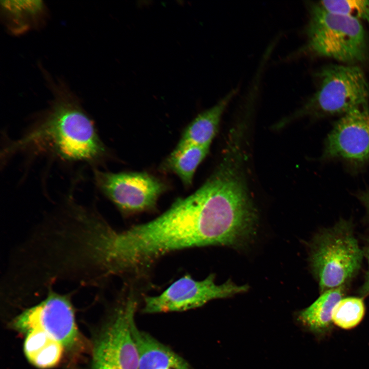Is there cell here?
<instances>
[{"label": "cell", "mask_w": 369, "mask_h": 369, "mask_svg": "<svg viewBox=\"0 0 369 369\" xmlns=\"http://www.w3.org/2000/svg\"><path fill=\"white\" fill-rule=\"evenodd\" d=\"M239 226L234 200L218 185L206 181L151 221L122 231L108 225L102 242L105 267L110 275L140 276L170 252L233 245Z\"/></svg>", "instance_id": "1"}, {"label": "cell", "mask_w": 369, "mask_h": 369, "mask_svg": "<svg viewBox=\"0 0 369 369\" xmlns=\"http://www.w3.org/2000/svg\"><path fill=\"white\" fill-rule=\"evenodd\" d=\"M54 98L15 139H7L1 165L15 156L49 157L66 164L82 163L98 169L108 150L94 122L75 96L61 82L49 81Z\"/></svg>", "instance_id": "2"}, {"label": "cell", "mask_w": 369, "mask_h": 369, "mask_svg": "<svg viewBox=\"0 0 369 369\" xmlns=\"http://www.w3.org/2000/svg\"><path fill=\"white\" fill-rule=\"evenodd\" d=\"M306 33V44L301 50L315 56L351 65L368 57L367 39L361 22L329 11L319 3L310 6Z\"/></svg>", "instance_id": "3"}, {"label": "cell", "mask_w": 369, "mask_h": 369, "mask_svg": "<svg viewBox=\"0 0 369 369\" xmlns=\"http://www.w3.org/2000/svg\"><path fill=\"white\" fill-rule=\"evenodd\" d=\"M363 256L348 221L341 220L318 234L311 244L310 262L320 294L345 285L360 268Z\"/></svg>", "instance_id": "4"}, {"label": "cell", "mask_w": 369, "mask_h": 369, "mask_svg": "<svg viewBox=\"0 0 369 369\" xmlns=\"http://www.w3.org/2000/svg\"><path fill=\"white\" fill-rule=\"evenodd\" d=\"M317 74L319 84L316 91L297 115L342 116L355 108L367 105L369 84L359 67L331 65Z\"/></svg>", "instance_id": "5"}, {"label": "cell", "mask_w": 369, "mask_h": 369, "mask_svg": "<svg viewBox=\"0 0 369 369\" xmlns=\"http://www.w3.org/2000/svg\"><path fill=\"white\" fill-rule=\"evenodd\" d=\"M95 184L123 213H135L155 207L166 184L146 172L113 173L94 169Z\"/></svg>", "instance_id": "6"}, {"label": "cell", "mask_w": 369, "mask_h": 369, "mask_svg": "<svg viewBox=\"0 0 369 369\" xmlns=\"http://www.w3.org/2000/svg\"><path fill=\"white\" fill-rule=\"evenodd\" d=\"M131 292L119 305L94 343L93 369H139L138 355L129 317L137 308Z\"/></svg>", "instance_id": "7"}, {"label": "cell", "mask_w": 369, "mask_h": 369, "mask_svg": "<svg viewBox=\"0 0 369 369\" xmlns=\"http://www.w3.org/2000/svg\"><path fill=\"white\" fill-rule=\"evenodd\" d=\"M248 288L247 285H237L231 280L217 285L213 274L200 281L187 275L174 282L159 295L145 297L142 312L153 314L187 311L213 299L244 292Z\"/></svg>", "instance_id": "8"}, {"label": "cell", "mask_w": 369, "mask_h": 369, "mask_svg": "<svg viewBox=\"0 0 369 369\" xmlns=\"http://www.w3.org/2000/svg\"><path fill=\"white\" fill-rule=\"evenodd\" d=\"M13 325L16 330L27 334L34 330L44 331L69 350L73 348L79 340L74 311L69 297L52 291L40 302L17 316Z\"/></svg>", "instance_id": "9"}, {"label": "cell", "mask_w": 369, "mask_h": 369, "mask_svg": "<svg viewBox=\"0 0 369 369\" xmlns=\"http://www.w3.org/2000/svg\"><path fill=\"white\" fill-rule=\"evenodd\" d=\"M322 157L358 163L369 161L367 105L350 110L337 120L326 139Z\"/></svg>", "instance_id": "10"}, {"label": "cell", "mask_w": 369, "mask_h": 369, "mask_svg": "<svg viewBox=\"0 0 369 369\" xmlns=\"http://www.w3.org/2000/svg\"><path fill=\"white\" fill-rule=\"evenodd\" d=\"M136 309L130 315L129 324L138 355L139 369H193L168 346L138 329L134 320Z\"/></svg>", "instance_id": "11"}, {"label": "cell", "mask_w": 369, "mask_h": 369, "mask_svg": "<svg viewBox=\"0 0 369 369\" xmlns=\"http://www.w3.org/2000/svg\"><path fill=\"white\" fill-rule=\"evenodd\" d=\"M238 91L237 87L233 88L214 106L198 114L186 128L175 149L192 145L210 147L225 108Z\"/></svg>", "instance_id": "12"}, {"label": "cell", "mask_w": 369, "mask_h": 369, "mask_svg": "<svg viewBox=\"0 0 369 369\" xmlns=\"http://www.w3.org/2000/svg\"><path fill=\"white\" fill-rule=\"evenodd\" d=\"M345 288L343 285L321 293L309 306L299 313L298 320L300 324L317 336H324L330 332L334 308L343 298Z\"/></svg>", "instance_id": "13"}, {"label": "cell", "mask_w": 369, "mask_h": 369, "mask_svg": "<svg viewBox=\"0 0 369 369\" xmlns=\"http://www.w3.org/2000/svg\"><path fill=\"white\" fill-rule=\"evenodd\" d=\"M27 334L24 352L31 364L39 368H48L59 363L64 347L59 341L40 330H34Z\"/></svg>", "instance_id": "14"}, {"label": "cell", "mask_w": 369, "mask_h": 369, "mask_svg": "<svg viewBox=\"0 0 369 369\" xmlns=\"http://www.w3.org/2000/svg\"><path fill=\"white\" fill-rule=\"evenodd\" d=\"M209 148L196 145L175 148L164 161L162 169L175 173L186 186H190L197 167L206 157Z\"/></svg>", "instance_id": "15"}, {"label": "cell", "mask_w": 369, "mask_h": 369, "mask_svg": "<svg viewBox=\"0 0 369 369\" xmlns=\"http://www.w3.org/2000/svg\"><path fill=\"white\" fill-rule=\"evenodd\" d=\"M2 8L12 32H20L29 28L42 15L41 1H3Z\"/></svg>", "instance_id": "16"}, {"label": "cell", "mask_w": 369, "mask_h": 369, "mask_svg": "<svg viewBox=\"0 0 369 369\" xmlns=\"http://www.w3.org/2000/svg\"><path fill=\"white\" fill-rule=\"evenodd\" d=\"M365 312V304L362 297L343 298L334 308L332 321L341 329H351L360 323L364 316Z\"/></svg>", "instance_id": "17"}, {"label": "cell", "mask_w": 369, "mask_h": 369, "mask_svg": "<svg viewBox=\"0 0 369 369\" xmlns=\"http://www.w3.org/2000/svg\"><path fill=\"white\" fill-rule=\"evenodd\" d=\"M319 3L329 11L349 15L369 24V1L327 0Z\"/></svg>", "instance_id": "18"}, {"label": "cell", "mask_w": 369, "mask_h": 369, "mask_svg": "<svg viewBox=\"0 0 369 369\" xmlns=\"http://www.w3.org/2000/svg\"><path fill=\"white\" fill-rule=\"evenodd\" d=\"M357 197L365 207L369 221V189L360 192Z\"/></svg>", "instance_id": "19"}, {"label": "cell", "mask_w": 369, "mask_h": 369, "mask_svg": "<svg viewBox=\"0 0 369 369\" xmlns=\"http://www.w3.org/2000/svg\"><path fill=\"white\" fill-rule=\"evenodd\" d=\"M359 293L362 298L369 295V272L367 273L366 279L359 290Z\"/></svg>", "instance_id": "20"}, {"label": "cell", "mask_w": 369, "mask_h": 369, "mask_svg": "<svg viewBox=\"0 0 369 369\" xmlns=\"http://www.w3.org/2000/svg\"><path fill=\"white\" fill-rule=\"evenodd\" d=\"M363 256H364L365 257V258H366L368 264V270L367 272H369V239L368 240L366 247L365 248L364 250H363Z\"/></svg>", "instance_id": "21"}, {"label": "cell", "mask_w": 369, "mask_h": 369, "mask_svg": "<svg viewBox=\"0 0 369 369\" xmlns=\"http://www.w3.org/2000/svg\"><path fill=\"white\" fill-rule=\"evenodd\" d=\"M93 212V211H92V212H89V213H87V214L85 215L83 217V218H82V219H81V221H80V224H80L81 222V221H82V219H83V218H84L86 215H88V214H89V213H91V212ZM75 234H76V233H75ZM73 256H74V258H75V260L76 263H77V264L79 265L78 263H77V261H76V259H75V256H74V249H73Z\"/></svg>", "instance_id": "22"}]
</instances>
